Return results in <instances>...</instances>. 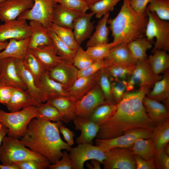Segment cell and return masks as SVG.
Returning <instances> with one entry per match:
<instances>
[{
    "mask_svg": "<svg viewBox=\"0 0 169 169\" xmlns=\"http://www.w3.org/2000/svg\"><path fill=\"white\" fill-rule=\"evenodd\" d=\"M153 54L147 58V61L153 73L159 75L169 69V55L166 51L157 50Z\"/></svg>",
    "mask_w": 169,
    "mask_h": 169,
    "instance_id": "33",
    "label": "cell"
},
{
    "mask_svg": "<svg viewBox=\"0 0 169 169\" xmlns=\"http://www.w3.org/2000/svg\"><path fill=\"white\" fill-rule=\"evenodd\" d=\"M5 0H0V3L4 1Z\"/></svg>",
    "mask_w": 169,
    "mask_h": 169,
    "instance_id": "63",
    "label": "cell"
},
{
    "mask_svg": "<svg viewBox=\"0 0 169 169\" xmlns=\"http://www.w3.org/2000/svg\"><path fill=\"white\" fill-rule=\"evenodd\" d=\"M72 148L69 154L73 169H83L84 163L88 160H96L102 163L105 156V152L97 145L90 143H80Z\"/></svg>",
    "mask_w": 169,
    "mask_h": 169,
    "instance_id": "10",
    "label": "cell"
},
{
    "mask_svg": "<svg viewBox=\"0 0 169 169\" xmlns=\"http://www.w3.org/2000/svg\"><path fill=\"white\" fill-rule=\"evenodd\" d=\"M91 164L88 163H87V167L91 169H101L100 164L101 163L95 159L90 160Z\"/></svg>",
    "mask_w": 169,
    "mask_h": 169,
    "instance_id": "58",
    "label": "cell"
},
{
    "mask_svg": "<svg viewBox=\"0 0 169 169\" xmlns=\"http://www.w3.org/2000/svg\"><path fill=\"white\" fill-rule=\"evenodd\" d=\"M23 61L25 67L34 78L37 86L41 77L45 72L44 67L37 58L28 49Z\"/></svg>",
    "mask_w": 169,
    "mask_h": 169,
    "instance_id": "38",
    "label": "cell"
},
{
    "mask_svg": "<svg viewBox=\"0 0 169 169\" xmlns=\"http://www.w3.org/2000/svg\"><path fill=\"white\" fill-rule=\"evenodd\" d=\"M151 0H129L130 5L136 13L142 14L146 12L148 4Z\"/></svg>",
    "mask_w": 169,
    "mask_h": 169,
    "instance_id": "54",
    "label": "cell"
},
{
    "mask_svg": "<svg viewBox=\"0 0 169 169\" xmlns=\"http://www.w3.org/2000/svg\"><path fill=\"white\" fill-rule=\"evenodd\" d=\"M8 128L3 124H0V150L1 143L4 137L8 133Z\"/></svg>",
    "mask_w": 169,
    "mask_h": 169,
    "instance_id": "57",
    "label": "cell"
},
{
    "mask_svg": "<svg viewBox=\"0 0 169 169\" xmlns=\"http://www.w3.org/2000/svg\"><path fill=\"white\" fill-rule=\"evenodd\" d=\"M130 148L134 155L145 160L152 158L155 153L154 146L151 138L138 139Z\"/></svg>",
    "mask_w": 169,
    "mask_h": 169,
    "instance_id": "36",
    "label": "cell"
},
{
    "mask_svg": "<svg viewBox=\"0 0 169 169\" xmlns=\"http://www.w3.org/2000/svg\"><path fill=\"white\" fill-rule=\"evenodd\" d=\"M48 168L50 169H73L72 161L67 151H64L60 159L56 163L50 165Z\"/></svg>",
    "mask_w": 169,
    "mask_h": 169,
    "instance_id": "51",
    "label": "cell"
},
{
    "mask_svg": "<svg viewBox=\"0 0 169 169\" xmlns=\"http://www.w3.org/2000/svg\"><path fill=\"white\" fill-rule=\"evenodd\" d=\"M112 47V43H108L87 47L86 51L93 59L95 61H96L104 59Z\"/></svg>",
    "mask_w": 169,
    "mask_h": 169,
    "instance_id": "46",
    "label": "cell"
},
{
    "mask_svg": "<svg viewBox=\"0 0 169 169\" xmlns=\"http://www.w3.org/2000/svg\"><path fill=\"white\" fill-rule=\"evenodd\" d=\"M8 42L6 41L5 42H0V51L4 50L7 47Z\"/></svg>",
    "mask_w": 169,
    "mask_h": 169,
    "instance_id": "61",
    "label": "cell"
},
{
    "mask_svg": "<svg viewBox=\"0 0 169 169\" xmlns=\"http://www.w3.org/2000/svg\"><path fill=\"white\" fill-rule=\"evenodd\" d=\"M62 122L34 118L29 123L24 135L19 138L20 141L25 146L54 164L61 158L62 150L69 151L72 148L60 136L59 125Z\"/></svg>",
    "mask_w": 169,
    "mask_h": 169,
    "instance_id": "2",
    "label": "cell"
},
{
    "mask_svg": "<svg viewBox=\"0 0 169 169\" xmlns=\"http://www.w3.org/2000/svg\"><path fill=\"white\" fill-rule=\"evenodd\" d=\"M0 82L4 84L26 90V86L20 77L16 66L15 59H0Z\"/></svg>",
    "mask_w": 169,
    "mask_h": 169,
    "instance_id": "14",
    "label": "cell"
},
{
    "mask_svg": "<svg viewBox=\"0 0 169 169\" xmlns=\"http://www.w3.org/2000/svg\"><path fill=\"white\" fill-rule=\"evenodd\" d=\"M153 158L156 168L169 169V155L163 150L154 153Z\"/></svg>",
    "mask_w": 169,
    "mask_h": 169,
    "instance_id": "50",
    "label": "cell"
},
{
    "mask_svg": "<svg viewBox=\"0 0 169 169\" xmlns=\"http://www.w3.org/2000/svg\"><path fill=\"white\" fill-rule=\"evenodd\" d=\"M104 59L111 65H134L137 60L131 54L127 43H123L112 47Z\"/></svg>",
    "mask_w": 169,
    "mask_h": 169,
    "instance_id": "19",
    "label": "cell"
},
{
    "mask_svg": "<svg viewBox=\"0 0 169 169\" xmlns=\"http://www.w3.org/2000/svg\"><path fill=\"white\" fill-rule=\"evenodd\" d=\"M42 104L35 100L27 90L16 88L5 105L10 112H14L28 106L37 107Z\"/></svg>",
    "mask_w": 169,
    "mask_h": 169,
    "instance_id": "23",
    "label": "cell"
},
{
    "mask_svg": "<svg viewBox=\"0 0 169 169\" xmlns=\"http://www.w3.org/2000/svg\"><path fill=\"white\" fill-rule=\"evenodd\" d=\"M33 5V0H5L0 3V20L5 22L16 19Z\"/></svg>",
    "mask_w": 169,
    "mask_h": 169,
    "instance_id": "16",
    "label": "cell"
},
{
    "mask_svg": "<svg viewBox=\"0 0 169 169\" xmlns=\"http://www.w3.org/2000/svg\"><path fill=\"white\" fill-rule=\"evenodd\" d=\"M88 5L89 7L94 4L100 0H82Z\"/></svg>",
    "mask_w": 169,
    "mask_h": 169,
    "instance_id": "60",
    "label": "cell"
},
{
    "mask_svg": "<svg viewBox=\"0 0 169 169\" xmlns=\"http://www.w3.org/2000/svg\"><path fill=\"white\" fill-rule=\"evenodd\" d=\"M29 24L31 28V33L28 49L52 44L49 29L37 21H30Z\"/></svg>",
    "mask_w": 169,
    "mask_h": 169,
    "instance_id": "24",
    "label": "cell"
},
{
    "mask_svg": "<svg viewBox=\"0 0 169 169\" xmlns=\"http://www.w3.org/2000/svg\"><path fill=\"white\" fill-rule=\"evenodd\" d=\"M49 30L54 32L64 43L71 48L77 50L79 46L75 39L72 29L53 23Z\"/></svg>",
    "mask_w": 169,
    "mask_h": 169,
    "instance_id": "41",
    "label": "cell"
},
{
    "mask_svg": "<svg viewBox=\"0 0 169 169\" xmlns=\"http://www.w3.org/2000/svg\"><path fill=\"white\" fill-rule=\"evenodd\" d=\"M78 70L73 64L63 60L48 72L51 79L61 84L68 91L78 78Z\"/></svg>",
    "mask_w": 169,
    "mask_h": 169,
    "instance_id": "15",
    "label": "cell"
},
{
    "mask_svg": "<svg viewBox=\"0 0 169 169\" xmlns=\"http://www.w3.org/2000/svg\"><path fill=\"white\" fill-rule=\"evenodd\" d=\"M162 78L156 82L153 89L147 93L146 96L163 104L169 108V70L165 72Z\"/></svg>",
    "mask_w": 169,
    "mask_h": 169,
    "instance_id": "27",
    "label": "cell"
},
{
    "mask_svg": "<svg viewBox=\"0 0 169 169\" xmlns=\"http://www.w3.org/2000/svg\"><path fill=\"white\" fill-rule=\"evenodd\" d=\"M106 102L105 96L99 85L97 84L76 102V116L88 118L97 106Z\"/></svg>",
    "mask_w": 169,
    "mask_h": 169,
    "instance_id": "12",
    "label": "cell"
},
{
    "mask_svg": "<svg viewBox=\"0 0 169 169\" xmlns=\"http://www.w3.org/2000/svg\"><path fill=\"white\" fill-rule=\"evenodd\" d=\"M143 103L149 116L156 125L169 118V109L161 102L146 96Z\"/></svg>",
    "mask_w": 169,
    "mask_h": 169,
    "instance_id": "30",
    "label": "cell"
},
{
    "mask_svg": "<svg viewBox=\"0 0 169 169\" xmlns=\"http://www.w3.org/2000/svg\"><path fill=\"white\" fill-rule=\"evenodd\" d=\"M97 72L88 76L78 78L68 91L69 98L76 102L92 89L97 84Z\"/></svg>",
    "mask_w": 169,
    "mask_h": 169,
    "instance_id": "22",
    "label": "cell"
},
{
    "mask_svg": "<svg viewBox=\"0 0 169 169\" xmlns=\"http://www.w3.org/2000/svg\"><path fill=\"white\" fill-rule=\"evenodd\" d=\"M110 14V13H106L98 21L95 32L86 43L87 47L108 43L110 30L107 26V22Z\"/></svg>",
    "mask_w": 169,
    "mask_h": 169,
    "instance_id": "31",
    "label": "cell"
},
{
    "mask_svg": "<svg viewBox=\"0 0 169 169\" xmlns=\"http://www.w3.org/2000/svg\"><path fill=\"white\" fill-rule=\"evenodd\" d=\"M105 152V169H136L134 155L129 148L116 147Z\"/></svg>",
    "mask_w": 169,
    "mask_h": 169,
    "instance_id": "11",
    "label": "cell"
},
{
    "mask_svg": "<svg viewBox=\"0 0 169 169\" xmlns=\"http://www.w3.org/2000/svg\"><path fill=\"white\" fill-rule=\"evenodd\" d=\"M150 138L153 144L155 152L164 149L169 142V118L156 125Z\"/></svg>",
    "mask_w": 169,
    "mask_h": 169,
    "instance_id": "32",
    "label": "cell"
},
{
    "mask_svg": "<svg viewBox=\"0 0 169 169\" xmlns=\"http://www.w3.org/2000/svg\"><path fill=\"white\" fill-rule=\"evenodd\" d=\"M116 105L106 102L97 106L88 118L99 125L111 116L116 108Z\"/></svg>",
    "mask_w": 169,
    "mask_h": 169,
    "instance_id": "39",
    "label": "cell"
},
{
    "mask_svg": "<svg viewBox=\"0 0 169 169\" xmlns=\"http://www.w3.org/2000/svg\"><path fill=\"white\" fill-rule=\"evenodd\" d=\"M82 14L57 4L54 9L52 22L57 25L73 29L74 21Z\"/></svg>",
    "mask_w": 169,
    "mask_h": 169,
    "instance_id": "29",
    "label": "cell"
},
{
    "mask_svg": "<svg viewBox=\"0 0 169 169\" xmlns=\"http://www.w3.org/2000/svg\"><path fill=\"white\" fill-rule=\"evenodd\" d=\"M163 150L167 154L169 155V146L168 144L165 146Z\"/></svg>",
    "mask_w": 169,
    "mask_h": 169,
    "instance_id": "62",
    "label": "cell"
},
{
    "mask_svg": "<svg viewBox=\"0 0 169 169\" xmlns=\"http://www.w3.org/2000/svg\"><path fill=\"white\" fill-rule=\"evenodd\" d=\"M37 86L46 102L48 99L54 97H68L67 91L61 84L51 79L48 72H44L41 76Z\"/></svg>",
    "mask_w": 169,
    "mask_h": 169,
    "instance_id": "21",
    "label": "cell"
},
{
    "mask_svg": "<svg viewBox=\"0 0 169 169\" xmlns=\"http://www.w3.org/2000/svg\"><path fill=\"white\" fill-rule=\"evenodd\" d=\"M47 102L54 106L60 113L62 121L66 123L73 120L77 117L76 102L68 97L59 96L48 99Z\"/></svg>",
    "mask_w": 169,
    "mask_h": 169,
    "instance_id": "25",
    "label": "cell"
},
{
    "mask_svg": "<svg viewBox=\"0 0 169 169\" xmlns=\"http://www.w3.org/2000/svg\"><path fill=\"white\" fill-rule=\"evenodd\" d=\"M37 107L36 118L54 122L62 121L60 113L55 107L51 104L46 102Z\"/></svg>",
    "mask_w": 169,
    "mask_h": 169,
    "instance_id": "42",
    "label": "cell"
},
{
    "mask_svg": "<svg viewBox=\"0 0 169 169\" xmlns=\"http://www.w3.org/2000/svg\"><path fill=\"white\" fill-rule=\"evenodd\" d=\"M122 0H100L89 6V9L97 18H100L104 15L112 11L115 6Z\"/></svg>",
    "mask_w": 169,
    "mask_h": 169,
    "instance_id": "44",
    "label": "cell"
},
{
    "mask_svg": "<svg viewBox=\"0 0 169 169\" xmlns=\"http://www.w3.org/2000/svg\"><path fill=\"white\" fill-rule=\"evenodd\" d=\"M16 88L0 82V103L4 105L7 104Z\"/></svg>",
    "mask_w": 169,
    "mask_h": 169,
    "instance_id": "53",
    "label": "cell"
},
{
    "mask_svg": "<svg viewBox=\"0 0 169 169\" xmlns=\"http://www.w3.org/2000/svg\"><path fill=\"white\" fill-rule=\"evenodd\" d=\"M152 43L143 37L127 43L128 49L133 57L137 60L147 59L146 51L152 47Z\"/></svg>",
    "mask_w": 169,
    "mask_h": 169,
    "instance_id": "35",
    "label": "cell"
},
{
    "mask_svg": "<svg viewBox=\"0 0 169 169\" xmlns=\"http://www.w3.org/2000/svg\"><path fill=\"white\" fill-rule=\"evenodd\" d=\"M97 82L105 96L106 101L117 104L112 93L111 81L105 68H102L97 72Z\"/></svg>",
    "mask_w": 169,
    "mask_h": 169,
    "instance_id": "37",
    "label": "cell"
},
{
    "mask_svg": "<svg viewBox=\"0 0 169 169\" xmlns=\"http://www.w3.org/2000/svg\"><path fill=\"white\" fill-rule=\"evenodd\" d=\"M162 77V76L156 75L153 73L147 59L137 60L133 72L127 81L126 91L133 90L137 87L150 89Z\"/></svg>",
    "mask_w": 169,
    "mask_h": 169,
    "instance_id": "7",
    "label": "cell"
},
{
    "mask_svg": "<svg viewBox=\"0 0 169 169\" xmlns=\"http://www.w3.org/2000/svg\"><path fill=\"white\" fill-rule=\"evenodd\" d=\"M31 33V28L26 20L17 18L0 24V42L25 39L30 37Z\"/></svg>",
    "mask_w": 169,
    "mask_h": 169,
    "instance_id": "13",
    "label": "cell"
},
{
    "mask_svg": "<svg viewBox=\"0 0 169 169\" xmlns=\"http://www.w3.org/2000/svg\"><path fill=\"white\" fill-rule=\"evenodd\" d=\"M95 61L86 51L79 46L77 50L73 64L78 70L89 66Z\"/></svg>",
    "mask_w": 169,
    "mask_h": 169,
    "instance_id": "45",
    "label": "cell"
},
{
    "mask_svg": "<svg viewBox=\"0 0 169 169\" xmlns=\"http://www.w3.org/2000/svg\"><path fill=\"white\" fill-rule=\"evenodd\" d=\"M134 158L136 169H156L153 158L149 160H145L134 155Z\"/></svg>",
    "mask_w": 169,
    "mask_h": 169,
    "instance_id": "55",
    "label": "cell"
},
{
    "mask_svg": "<svg viewBox=\"0 0 169 169\" xmlns=\"http://www.w3.org/2000/svg\"><path fill=\"white\" fill-rule=\"evenodd\" d=\"M135 65H113L105 68L111 81L120 80L127 81L132 74Z\"/></svg>",
    "mask_w": 169,
    "mask_h": 169,
    "instance_id": "40",
    "label": "cell"
},
{
    "mask_svg": "<svg viewBox=\"0 0 169 169\" xmlns=\"http://www.w3.org/2000/svg\"><path fill=\"white\" fill-rule=\"evenodd\" d=\"M146 9L154 12L161 19L169 20V0H151Z\"/></svg>",
    "mask_w": 169,
    "mask_h": 169,
    "instance_id": "43",
    "label": "cell"
},
{
    "mask_svg": "<svg viewBox=\"0 0 169 169\" xmlns=\"http://www.w3.org/2000/svg\"><path fill=\"white\" fill-rule=\"evenodd\" d=\"M29 40L30 37L20 40L9 39L5 49L0 52V59L12 58L23 60L28 49Z\"/></svg>",
    "mask_w": 169,
    "mask_h": 169,
    "instance_id": "28",
    "label": "cell"
},
{
    "mask_svg": "<svg viewBox=\"0 0 169 169\" xmlns=\"http://www.w3.org/2000/svg\"><path fill=\"white\" fill-rule=\"evenodd\" d=\"M49 30L52 45L56 54L63 60L73 64L77 49H74L69 47L54 32Z\"/></svg>",
    "mask_w": 169,
    "mask_h": 169,
    "instance_id": "34",
    "label": "cell"
},
{
    "mask_svg": "<svg viewBox=\"0 0 169 169\" xmlns=\"http://www.w3.org/2000/svg\"><path fill=\"white\" fill-rule=\"evenodd\" d=\"M94 15L91 12L89 13H82L74 22L73 29L74 37L79 46L92 35L95 28V21L92 22L91 20Z\"/></svg>",
    "mask_w": 169,
    "mask_h": 169,
    "instance_id": "18",
    "label": "cell"
},
{
    "mask_svg": "<svg viewBox=\"0 0 169 169\" xmlns=\"http://www.w3.org/2000/svg\"><path fill=\"white\" fill-rule=\"evenodd\" d=\"M33 0L32 7L24 11L17 18L37 21L49 30L53 23L54 9L57 3L54 0Z\"/></svg>",
    "mask_w": 169,
    "mask_h": 169,
    "instance_id": "8",
    "label": "cell"
},
{
    "mask_svg": "<svg viewBox=\"0 0 169 169\" xmlns=\"http://www.w3.org/2000/svg\"><path fill=\"white\" fill-rule=\"evenodd\" d=\"M15 163L18 165L19 169H44L49 167L41 161L33 159L18 161Z\"/></svg>",
    "mask_w": 169,
    "mask_h": 169,
    "instance_id": "52",
    "label": "cell"
},
{
    "mask_svg": "<svg viewBox=\"0 0 169 169\" xmlns=\"http://www.w3.org/2000/svg\"><path fill=\"white\" fill-rule=\"evenodd\" d=\"M149 89L141 88L126 91L112 115L99 125L96 139L112 138L139 128L153 130L156 124L149 116L143 103Z\"/></svg>",
    "mask_w": 169,
    "mask_h": 169,
    "instance_id": "1",
    "label": "cell"
},
{
    "mask_svg": "<svg viewBox=\"0 0 169 169\" xmlns=\"http://www.w3.org/2000/svg\"><path fill=\"white\" fill-rule=\"evenodd\" d=\"M0 169H19L18 165L16 163L12 165H3L0 164Z\"/></svg>",
    "mask_w": 169,
    "mask_h": 169,
    "instance_id": "59",
    "label": "cell"
},
{
    "mask_svg": "<svg viewBox=\"0 0 169 169\" xmlns=\"http://www.w3.org/2000/svg\"><path fill=\"white\" fill-rule=\"evenodd\" d=\"M73 121L75 130L81 132L80 135L76 139L77 143L92 144L94 138H96L98 132L99 125L88 117L77 116Z\"/></svg>",
    "mask_w": 169,
    "mask_h": 169,
    "instance_id": "17",
    "label": "cell"
},
{
    "mask_svg": "<svg viewBox=\"0 0 169 169\" xmlns=\"http://www.w3.org/2000/svg\"><path fill=\"white\" fill-rule=\"evenodd\" d=\"M18 73L32 97L40 103L46 102L39 88L37 86L32 74L25 67L23 60L15 59Z\"/></svg>",
    "mask_w": 169,
    "mask_h": 169,
    "instance_id": "26",
    "label": "cell"
},
{
    "mask_svg": "<svg viewBox=\"0 0 169 169\" xmlns=\"http://www.w3.org/2000/svg\"><path fill=\"white\" fill-rule=\"evenodd\" d=\"M37 113V107L33 106L9 113L0 109V122L8 128V136L18 138L24 135L29 123L36 117Z\"/></svg>",
    "mask_w": 169,
    "mask_h": 169,
    "instance_id": "5",
    "label": "cell"
},
{
    "mask_svg": "<svg viewBox=\"0 0 169 169\" xmlns=\"http://www.w3.org/2000/svg\"><path fill=\"white\" fill-rule=\"evenodd\" d=\"M59 130L66 142L70 146L73 145L74 137L75 136L74 132L64 125L62 122L59 125Z\"/></svg>",
    "mask_w": 169,
    "mask_h": 169,
    "instance_id": "56",
    "label": "cell"
},
{
    "mask_svg": "<svg viewBox=\"0 0 169 169\" xmlns=\"http://www.w3.org/2000/svg\"><path fill=\"white\" fill-rule=\"evenodd\" d=\"M1 123H2L1 122H0V124H1Z\"/></svg>",
    "mask_w": 169,
    "mask_h": 169,
    "instance_id": "64",
    "label": "cell"
},
{
    "mask_svg": "<svg viewBox=\"0 0 169 169\" xmlns=\"http://www.w3.org/2000/svg\"><path fill=\"white\" fill-rule=\"evenodd\" d=\"M0 150V160L3 165H11L28 160H35L48 166L50 162L39 154L26 147L18 138L5 136Z\"/></svg>",
    "mask_w": 169,
    "mask_h": 169,
    "instance_id": "4",
    "label": "cell"
},
{
    "mask_svg": "<svg viewBox=\"0 0 169 169\" xmlns=\"http://www.w3.org/2000/svg\"><path fill=\"white\" fill-rule=\"evenodd\" d=\"M127 81L117 80L111 81L112 94L116 104L119 103L127 91Z\"/></svg>",
    "mask_w": 169,
    "mask_h": 169,
    "instance_id": "49",
    "label": "cell"
},
{
    "mask_svg": "<svg viewBox=\"0 0 169 169\" xmlns=\"http://www.w3.org/2000/svg\"><path fill=\"white\" fill-rule=\"evenodd\" d=\"M123 0L118 14L114 18H109L107 22L113 38L112 47L144 37L148 21L146 12L142 14L136 13L129 0Z\"/></svg>",
    "mask_w": 169,
    "mask_h": 169,
    "instance_id": "3",
    "label": "cell"
},
{
    "mask_svg": "<svg viewBox=\"0 0 169 169\" xmlns=\"http://www.w3.org/2000/svg\"><path fill=\"white\" fill-rule=\"evenodd\" d=\"M55 2L69 9L86 13L89 9L88 5L82 0H54Z\"/></svg>",
    "mask_w": 169,
    "mask_h": 169,
    "instance_id": "48",
    "label": "cell"
},
{
    "mask_svg": "<svg viewBox=\"0 0 169 169\" xmlns=\"http://www.w3.org/2000/svg\"><path fill=\"white\" fill-rule=\"evenodd\" d=\"M148 21L145 33L146 38L153 43L156 39L151 52L157 50L169 51V22L160 19L154 12L146 9Z\"/></svg>",
    "mask_w": 169,
    "mask_h": 169,
    "instance_id": "6",
    "label": "cell"
},
{
    "mask_svg": "<svg viewBox=\"0 0 169 169\" xmlns=\"http://www.w3.org/2000/svg\"><path fill=\"white\" fill-rule=\"evenodd\" d=\"M110 65V64L104 59L97 60L88 67L79 70L78 78L93 74L102 68Z\"/></svg>",
    "mask_w": 169,
    "mask_h": 169,
    "instance_id": "47",
    "label": "cell"
},
{
    "mask_svg": "<svg viewBox=\"0 0 169 169\" xmlns=\"http://www.w3.org/2000/svg\"><path fill=\"white\" fill-rule=\"evenodd\" d=\"M28 49L38 59L45 72H48L53 67L63 61L56 54L52 44Z\"/></svg>",
    "mask_w": 169,
    "mask_h": 169,
    "instance_id": "20",
    "label": "cell"
},
{
    "mask_svg": "<svg viewBox=\"0 0 169 169\" xmlns=\"http://www.w3.org/2000/svg\"><path fill=\"white\" fill-rule=\"evenodd\" d=\"M152 130L145 128L134 129L118 137L107 139H96L95 142L105 152L114 148H131L138 139L151 138Z\"/></svg>",
    "mask_w": 169,
    "mask_h": 169,
    "instance_id": "9",
    "label": "cell"
}]
</instances>
